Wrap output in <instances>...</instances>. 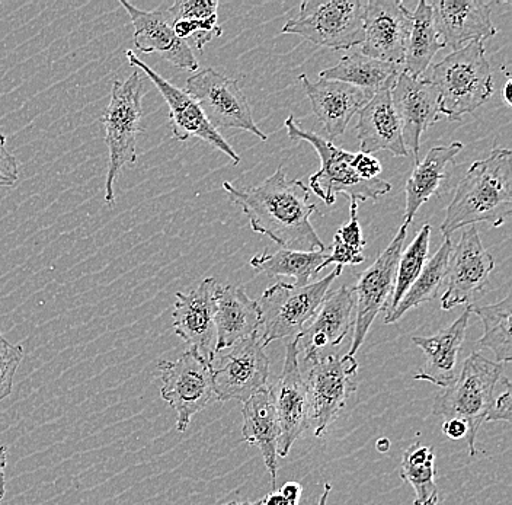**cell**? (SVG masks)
I'll return each instance as SVG.
<instances>
[{
	"label": "cell",
	"mask_w": 512,
	"mask_h": 505,
	"mask_svg": "<svg viewBox=\"0 0 512 505\" xmlns=\"http://www.w3.org/2000/svg\"><path fill=\"white\" fill-rule=\"evenodd\" d=\"M223 188L232 203L248 217L255 233L267 235L288 251L328 249L310 222V217L318 213V207L310 203L309 188L302 181L287 180L281 166L256 187L238 188L223 182Z\"/></svg>",
	"instance_id": "obj_1"
},
{
	"label": "cell",
	"mask_w": 512,
	"mask_h": 505,
	"mask_svg": "<svg viewBox=\"0 0 512 505\" xmlns=\"http://www.w3.org/2000/svg\"><path fill=\"white\" fill-rule=\"evenodd\" d=\"M511 213L512 153L510 149H494L488 158L473 162L457 185L441 233L450 238L456 230L476 223L499 228Z\"/></svg>",
	"instance_id": "obj_2"
},
{
	"label": "cell",
	"mask_w": 512,
	"mask_h": 505,
	"mask_svg": "<svg viewBox=\"0 0 512 505\" xmlns=\"http://www.w3.org/2000/svg\"><path fill=\"white\" fill-rule=\"evenodd\" d=\"M440 94V114L462 120L475 113L494 94V76L485 43L472 41L431 67L430 79Z\"/></svg>",
	"instance_id": "obj_3"
},
{
	"label": "cell",
	"mask_w": 512,
	"mask_h": 505,
	"mask_svg": "<svg viewBox=\"0 0 512 505\" xmlns=\"http://www.w3.org/2000/svg\"><path fill=\"white\" fill-rule=\"evenodd\" d=\"M502 372L504 367L501 363L488 360L475 351L464 360L454 382L435 396L432 414L444 420H460L467 425L466 441L470 456L478 453L476 437L494 404Z\"/></svg>",
	"instance_id": "obj_4"
},
{
	"label": "cell",
	"mask_w": 512,
	"mask_h": 505,
	"mask_svg": "<svg viewBox=\"0 0 512 505\" xmlns=\"http://www.w3.org/2000/svg\"><path fill=\"white\" fill-rule=\"evenodd\" d=\"M143 97V79L134 69L126 81L112 83L110 104L101 117L110 153L105 182V203L110 206L115 203L114 185L121 169L137 161V136L143 131Z\"/></svg>",
	"instance_id": "obj_5"
},
{
	"label": "cell",
	"mask_w": 512,
	"mask_h": 505,
	"mask_svg": "<svg viewBox=\"0 0 512 505\" xmlns=\"http://www.w3.org/2000/svg\"><path fill=\"white\" fill-rule=\"evenodd\" d=\"M286 126L291 140H303L315 147L320 158V169L310 177V188L326 204L332 206L338 194H344L350 201L379 200L392 190L390 182L380 180L364 181L352 169L354 153L339 149L334 143L323 139L313 131L302 129L293 115L287 117Z\"/></svg>",
	"instance_id": "obj_6"
},
{
	"label": "cell",
	"mask_w": 512,
	"mask_h": 505,
	"mask_svg": "<svg viewBox=\"0 0 512 505\" xmlns=\"http://www.w3.org/2000/svg\"><path fill=\"white\" fill-rule=\"evenodd\" d=\"M344 267H338L322 280L307 286L277 283L270 287L258 306L261 309V334L264 347L283 338H297L315 318L332 283L341 276Z\"/></svg>",
	"instance_id": "obj_7"
},
{
	"label": "cell",
	"mask_w": 512,
	"mask_h": 505,
	"mask_svg": "<svg viewBox=\"0 0 512 505\" xmlns=\"http://www.w3.org/2000/svg\"><path fill=\"white\" fill-rule=\"evenodd\" d=\"M364 0H307L283 34L300 35L316 47L350 50L364 40Z\"/></svg>",
	"instance_id": "obj_8"
},
{
	"label": "cell",
	"mask_w": 512,
	"mask_h": 505,
	"mask_svg": "<svg viewBox=\"0 0 512 505\" xmlns=\"http://www.w3.org/2000/svg\"><path fill=\"white\" fill-rule=\"evenodd\" d=\"M309 372L307 388V428L313 436L322 437L347 407L348 399L357 391L354 377L360 364L354 357L322 356L306 361Z\"/></svg>",
	"instance_id": "obj_9"
},
{
	"label": "cell",
	"mask_w": 512,
	"mask_h": 505,
	"mask_svg": "<svg viewBox=\"0 0 512 505\" xmlns=\"http://www.w3.org/2000/svg\"><path fill=\"white\" fill-rule=\"evenodd\" d=\"M162 388L160 395L175 409L176 430L187 431L192 417L207 407L216 398L213 391V364L201 357L197 351H185L178 360L159 361Z\"/></svg>",
	"instance_id": "obj_10"
},
{
	"label": "cell",
	"mask_w": 512,
	"mask_h": 505,
	"mask_svg": "<svg viewBox=\"0 0 512 505\" xmlns=\"http://www.w3.org/2000/svg\"><path fill=\"white\" fill-rule=\"evenodd\" d=\"M184 91L200 104L214 129L245 130L267 142V134L256 126L251 105L235 79L204 69L188 78Z\"/></svg>",
	"instance_id": "obj_11"
},
{
	"label": "cell",
	"mask_w": 512,
	"mask_h": 505,
	"mask_svg": "<svg viewBox=\"0 0 512 505\" xmlns=\"http://www.w3.org/2000/svg\"><path fill=\"white\" fill-rule=\"evenodd\" d=\"M406 236H408V226L402 225L390 245L358 278L357 286L354 287V335H352L348 356L354 357L358 353L377 315L386 310L389 305L390 296L395 289L396 271H398V262Z\"/></svg>",
	"instance_id": "obj_12"
},
{
	"label": "cell",
	"mask_w": 512,
	"mask_h": 505,
	"mask_svg": "<svg viewBox=\"0 0 512 505\" xmlns=\"http://www.w3.org/2000/svg\"><path fill=\"white\" fill-rule=\"evenodd\" d=\"M126 57L130 66H133L139 72H143L153 82V85L158 88L160 95L168 104L169 121H171L172 136H174L175 140L187 142L191 137H198V139L204 140L208 145L216 147L224 155L229 156L233 161V165H239L240 156L238 153L224 140L219 130L211 126L206 114L201 110L200 104L190 94H187L184 89H179L178 86L166 81L152 67L146 65L142 59H139L133 50H127Z\"/></svg>",
	"instance_id": "obj_13"
},
{
	"label": "cell",
	"mask_w": 512,
	"mask_h": 505,
	"mask_svg": "<svg viewBox=\"0 0 512 505\" xmlns=\"http://www.w3.org/2000/svg\"><path fill=\"white\" fill-rule=\"evenodd\" d=\"M259 341V335L233 345L232 351L219 357L213 366V391L219 401L245 404L267 385L270 360ZM213 361V363H214Z\"/></svg>",
	"instance_id": "obj_14"
},
{
	"label": "cell",
	"mask_w": 512,
	"mask_h": 505,
	"mask_svg": "<svg viewBox=\"0 0 512 505\" xmlns=\"http://www.w3.org/2000/svg\"><path fill=\"white\" fill-rule=\"evenodd\" d=\"M414 15L400 0H370L364 12L361 54L380 62L403 65Z\"/></svg>",
	"instance_id": "obj_15"
},
{
	"label": "cell",
	"mask_w": 512,
	"mask_h": 505,
	"mask_svg": "<svg viewBox=\"0 0 512 505\" xmlns=\"http://www.w3.org/2000/svg\"><path fill=\"white\" fill-rule=\"evenodd\" d=\"M448 265L447 289L441 299V308L451 310L470 305L476 293L482 292L495 268V260L479 236L476 226H469L454 246Z\"/></svg>",
	"instance_id": "obj_16"
},
{
	"label": "cell",
	"mask_w": 512,
	"mask_h": 505,
	"mask_svg": "<svg viewBox=\"0 0 512 505\" xmlns=\"http://www.w3.org/2000/svg\"><path fill=\"white\" fill-rule=\"evenodd\" d=\"M216 278H204L190 293L175 294L174 331L192 350L213 364L216 360Z\"/></svg>",
	"instance_id": "obj_17"
},
{
	"label": "cell",
	"mask_w": 512,
	"mask_h": 505,
	"mask_svg": "<svg viewBox=\"0 0 512 505\" xmlns=\"http://www.w3.org/2000/svg\"><path fill=\"white\" fill-rule=\"evenodd\" d=\"M393 107L402 127L403 142L419 162L422 134L441 118L440 94L428 79L400 72L390 89Z\"/></svg>",
	"instance_id": "obj_18"
},
{
	"label": "cell",
	"mask_w": 512,
	"mask_h": 505,
	"mask_svg": "<svg viewBox=\"0 0 512 505\" xmlns=\"http://www.w3.org/2000/svg\"><path fill=\"white\" fill-rule=\"evenodd\" d=\"M299 344L296 338L287 345L283 373L270 386L275 412L280 424L278 456L286 457L294 441L307 428V388L299 363Z\"/></svg>",
	"instance_id": "obj_19"
},
{
	"label": "cell",
	"mask_w": 512,
	"mask_h": 505,
	"mask_svg": "<svg viewBox=\"0 0 512 505\" xmlns=\"http://www.w3.org/2000/svg\"><path fill=\"white\" fill-rule=\"evenodd\" d=\"M120 5L126 9L133 24V41L137 50L144 54L158 53L162 59L179 69L190 70V72L198 70L200 65L195 59L194 51L174 33L168 9L142 11L127 0H121Z\"/></svg>",
	"instance_id": "obj_20"
},
{
	"label": "cell",
	"mask_w": 512,
	"mask_h": 505,
	"mask_svg": "<svg viewBox=\"0 0 512 505\" xmlns=\"http://www.w3.org/2000/svg\"><path fill=\"white\" fill-rule=\"evenodd\" d=\"M355 322L354 287L342 286L326 294L315 318L296 338L299 350L304 351V361L322 357L325 348H334L350 334Z\"/></svg>",
	"instance_id": "obj_21"
},
{
	"label": "cell",
	"mask_w": 512,
	"mask_h": 505,
	"mask_svg": "<svg viewBox=\"0 0 512 505\" xmlns=\"http://www.w3.org/2000/svg\"><path fill=\"white\" fill-rule=\"evenodd\" d=\"M428 5L438 35L443 37L444 46L451 47L453 51L462 49L472 41L485 43V40L498 34V28L492 21L491 2L435 0Z\"/></svg>",
	"instance_id": "obj_22"
},
{
	"label": "cell",
	"mask_w": 512,
	"mask_h": 505,
	"mask_svg": "<svg viewBox=\"0 0 512 505\" xmlns=\"http://www.w3.org/2000/svg\"><path fill=\"white\" fill-rule=\"evenodd\" d=\"M299 81L312 104L313 113L332 139L342 136L351 118L360 113L373 98L347 83L320 79L312 82L306 75H300Z\"/></svg>",
	"instance_id": "obj_23"
},
{
	"label": "cell",
	"mask_w": 512,
	"mask_h": 505,
	"mask_svg": "<svg viewBox=\"0 0 512 505\" xmlns=\"http://www.w3.org/2000/svg\"><path fill=\"white\" fill-rule=\"evenodd\" d=\"M469 308L459 316L448 328L431 335V337H412L415 345L424 351L427 361L425 366L418 370L415 380L431 382L432 385L447 388L454 382L457 375V361L460 350L466 337L467 324H469Z\"/></svg>",
	"instance_id": "obj_24"
},
{
	"label": "cell",
	"mask_w": 512,
	"mask_h": 505,
	"mask_svg": "<svg viewBox=\"0 0 512 505\" xmlns=\"http://www.w3.org/2000/svg\"><path fill=\"white\" fill-rule=\"evenodd\" d=\"M216 354L259 334L261 309L242 287L220 286L216 292Z\"/></svg>",
	"instance_id": "obj_25"
},
{
	"label": "cell",
	"mask_w": 512,
	"mask_h": 505,
	"mask_svg": "<svg viewBox=\"0 0 512 505\" xmlns=\"http://www.w3.org/2000/svg\"><path fill=\"white\" fill-rule=\"evenodd\" d=\"M358 114L357 137L361 152L373 155L380 150H387L395 156L409 155L390 89L374 95Z\"/></svg>",
	"instance_id": "obj_26"
},
{
	"label": "cell",
	"mask_w": 512,
	"mask_h": 505,
	"mask_svg": "<svg viewBox=\"0 0 512 505\" xmlns=\"http://www.w3.org/2000/svg\"><path fill=\"white\" fill-rule=\"evenodd\" d=\"M243 439L261 450L265 466L271 476L272 491H277L278 444L280 424L275 412L270 388H262L243 404Z\"/></svg>",
	"instance_id": "obj_27"
},
{
	"label": "cell",
	"mask_w": 512,
	"mask_h": 505,
	"mask_svg": "<svg viewBox=\"0 0 512 505\" xmlns=\"http://www.w3.org/2000/svg\"><path fill=\"white\" fill-rule=\"evenodd\" d=\"M463 150V143L453 142L448 146L432 147L421 162H416L411 177L406 181V209L403 225L409 226L418 210L440 188L447 177V166Z\"/></svg>",
	"instance_id": "obj_28"
},
{
	"label": "cell",
	"mask_w": 512,
	"mask_h": 505,
	"mask_svg": "<svg viewBox=\"0 0 512 505\" xmlns=\"http://www.w3.org/2000/svg\"><path fill=\"white\" fill-rule=\"evenodd\" d=\"M400 72H403L400 65L370 59L361 53H352L342 57L338 65L322 70L319 79L347 83L374 97L379 92L392 89Z\"/></svg>",
	"instance_id": "obj_29"
},
{
	"label": "cell",
	"mask_w": 512,
	"mask_h": 505,
	"mask_svg": "<svg viewBox=\"0 0 512 505\" xmlns=\"http://www.w3.org/2000/svg\"><path fill=\"white\" fill-rule=\"evenodd\" d=\"M453 242L450 238H444L434 257L427 261L422 268L421 274L414 281L408 292L400 300L392 312L384 316V324H395L408 310L416 308L425 302H431L438 296L443 284L446 283L448 265H450L451 254H453Z\"/></svg>",
	"instance_id": "obj_30"
},
{
	"label": "cell",
	"mask_w": 512,
	"mask_h": 505,
	"mask_svg": "<svg viewBox=\"0 0 512 505\" xmlns=\"http://www.w3.org/2000/svg\"><path fill=\"white\" fill-rule=\"evenodd\" d=\"M411 35L406 46L403 72L419 78L427 72L438 51L446 49L435 28L430 5L424 0L418 3L414 12Z\"/></svg>",
	"instance_id": "obj_31"
},
{
	"label": "cell",
	"mask_w": 512,
	"mask_h": 505,
	"mask_svg": "<svg viewBox=\"0 0 512 505\" xmlns=\"http://www.w3.org/2000/svg\"><path fill=\"white\" fill-rule=\"evenodd\" d=\"M329 249L316 252L281 251L264 252L255 255L251 260V267L256 273L267 274L270 277H293L297 286H307L313 277L323 270V262L328 258Z\"/></svg>",
	"instance_id": "obj_32"
},
{
	"label": "cell",
	"mask_w": 512,
	"mask_h": 505,
	"mask_svg": "<svg viewBox=\"0 0 512 505\" xmlns=\"http://www.w3.org/2000/svg\"><path fill=\"white\" fill-rule=\"evenodd\" d=\"M470 313H475L482 321L483 332L476 347L479 350H488L494 354L496 363H510L512 361V341H511V316L512 303L511 296L508 294L501 302L494 305L476 306L467 305Z\"/></svg>",
	"instance_id": "obj_33"
},
{
	"label": "cell",
	"mask_w": 512,
	"mask_h": 505,
	"mask_svg": "<svg viewBox=\"0 0 512 505\" xmlns=\"http://www.w3.org/2000/svg\"><path fill=\"white\" fill-rule=\"evenodd\" d=\"M434 447L416 443L405 450L400 478L415 489L414 505H438L440 491L435 484Z\"/></svg>",
	"instance_id": "obj_34"
},
{
	"label": "cell",
	"mask_w": 512,
	"mask_h": 505,
	"mask_svg": "<svg viewBox=\"0 0 512 505\" xmlns=\"http://www.w3.org/2000/svg\"><path fill=\"white\" fill-rule=\"evenodd\" d=\"M431 230V225H428V223L422 226L409 248L400 255L398 271H396L395 289H393L392 300L389 302L386 315L399 305L402 297L405 296L409 287L414 284L416 278L421 274L424 265L427 264Z\"/></svg>",
	"instance_id": "obj_35"
},
{
	"label": "cell",
	"mask_w": 512,
	"mask_h": 505,
	"mask_svg": "<svg viewBox=\"0 0 512 505\" xmlns=\"http://www.w3.org/2000/svg\"><path fill=\"white\" fill-rule=\"evenodd\" d=\"M172 28L176 37L197 50H203L213 38L220 37L223 33L222 28L219 27V17L176 21L172 22Z\"/></svg>",
	"instance_id": "obj_36"
},
{
	"label": "cell",
	"mask_w": 512,
	"mask_h": 505,
	"mask_svg": "<svg viewBox=\"0 0 512 505\" xmlns=\"http://www.w3.org/2000/svg\"><path fill=\"white\" fill-rule=\"evenodd\" d=\"M21 345L9 343L2 334H0V402L11 395L14 389V377L19 364L22 361Z\"/></svg>",
	"instance_id": "obj_37"
},
{
	"label": "cell",
	"mask_w": 512,
	"mask_h": 505,
	"mask_svg": "<svg viewBox=\"0 0 512 505\" xmlns=\"http://www.w3.org/2000/svg\"><path fill=\"white\" fill-rule=\"evenodd\" d=\"M219 2L216 0H176L168 9L172 22L185 19H208L217 17Z\"/></svg>",
	"instance_id": "obj_38"
},
{
	"label": "cell",
	"mask_w": 512,
	"mask_h": 505,
	"mask_svg": "<svg viewBox=\"0 0 512 505\" xmlns=\"http://www.w3.org/2000/svg\"><path fill=\"white\" fill-rule=\"evenodd\" d=\"M366 261L363 251L351 248L335 235L334 242H332L331 251H329L328 258L323 262L322 267L326 268L328 265L336 264L338 267H345V265H358Z\"/></svg>",
	"instance_id": "obj_39"
},
{
	"label": "cell",
	"mask_w": 512,
	"mask_h": 505,
	"mask_svg": "<svg viewBox=\"0 0 512 505\" xmlns=\"http://www.w3.org/2000/svg\"><path fill=\"white\" fill-rule=\"evenodd\" d=\"M336 235L339 236V239H341L344 244L357 249V251H363V249L366 248L367 242L364 241L363 229H361L360 220H358L357 201H351L350 222L342 226V228L336 232Z\"/></svg>",
	"instance_id": "obj_40"
},
{
	"label": "cell",
	"mask_w": 512,
	"mask_h": 505,
	"mask_svg": "<svg viewBox=\"0 0 512 505\" xmlns=\"http://www.w3.org/2000/svg\"><path fill=\"white\" fill-rule=\"evenodd\" d=\"M19 180L18 161L6 149V136L0 133V187H14Z\"/></svg>",
	"instance_id": "obj_41"
},
{
	"label": "cell",
	"mask_w": 512,
	"mask_h": 505,
	"mask_svg": "<svg viewBox=\"0 0 512 505\" xmlns=\"http://www.w3.org/2000/svg\"><path fill=\"white\" fill-rule=\"evenodd\" d=\"M505 391L495 396L494 404L489 409L488 417L485 423H495V421H504V423H511L512 420V393L510 379L505 380Z\"/></svg>",
	"instance_id": "obj_42"
},
{
	"label": "cell",
	"mask_w": 512,
	"mask_h": 505,
	"mask_svg": "<svg viewBox=\"0 0 512 505\" xmlns=\"http://www.w3.org/2000/svg\"><path fill=\"white\" fill-rule=\"evenodd\" d=\"M351 165L355 174L364 181L376 180L383 171L382 163H380L379 159L363 152L354 155Z\"/></svg>",
	"instance_id": "obj_43"
},
{
	"label": "cell",
	"mask_w": 512,
	"mask_h": 505,
	"mask_svg": "<svg viewBox=\"0 0 512 505\" xmlns=\"http://www.w3.org/2000/svg\"><path fill=\"white\" fill-rule=\"evenodd\" d=\"M443 433L451 440L466 439L467 425L460 420H446L443 424Z\"/></svg>",
	"instance_id": "obj_44"
},
{
	"label": "cell",
	"mask_w": 512,
	"mask_h": 505,
	"mask_svg": "<svg viewBox=\"0 0 512 505\" xmlns=\"http://www.w3.org/2000/svg\"><path fill=\"white\" fill-rule=\"evenodd\" d=\"M280 494L283 495L291 505H299L300 500H302L303 488L299 482H287V484H284L283 488L280 489Z\"/></svg>",
	"instance_id": "obj_45"
},
{
	"label": "cell",
	"mask_w": 512,
	"mask_h": 505,
	"mask_svg": "<svg viewBox=\"0 0 512 505\" xmlns=\"http://www.w3.org/2000/svg\"><path fill=\"white\" fill-rule=\"evenodd\" d=\"M6 463H8V450H6V447L3 446V444H0V501L5 498L6 494Z\"/></svg>",
	"instance_id": "obj_46"
},
{
	"label": "cell",
	"mask_w": 512,
	"mask_h": 505,
	"mask_svg": "<svg viewBox=\"0 0 512 505\" xmlns=\"http://www.w3.org/2000/svg\"><path fill=\"white\" fill-rule=\"evenodd\" d=\"M262 505H291L286 498L280 494V491H272L262 500Z\"/></svg>",
	"instance_id": "obj_47"
},
{
	"label": "cell",
	"mask_w": 512,
	"mask_h": 505,
	"mask_svg": "<svg viewBox=\"0 0 512 505\" xmlns=\"http://www.w3.org/2000/svg\"><path fill=\"white\" fill-rule=\"evenodd\" d=\"M332 485L326 482L325 488H323L322 495L316 500V503H307L306 505H326L328 503L329 494H331Z\"/></svg>",
	"instance_id": "obj_48"
},
{
	"label": "cell",
	"mask_w": 512,
	"mask_h": 505,
	"mask_svg": "<svg viewBox=\"0 0 512 505\" xmlns=\"http://www.w3.org/2000/svg\"><path fill=\"white\" fill-rule=\"evenodd\" d=\"M505 73H507V83H505V86H504V99H505V102H507L508 107H511V105H512V99H511L512 82H511V78H510V73H508V72H505Z\"/></svg>",
	"instance_id": "obj_49"
},
{
	"label": "cell",
	"mask_w": 512,
	"mask_h": 505,
	"mask_svg": "<svg viewBox=\"0 0 512 505\" xmlns=\"http://www.w3.org/2000/svg\"><path fill=\"white\" fill-rule=\"evenodd\" d=\"M390 449V441L389 439H380L377 440V450L379 452H389Z\"/></svg>",
	"instance_id": "obj_50"
},
{
	"label": "cell",
	"mask_w": 512,
	"mask_h": 505,
	"mask_svg": "<svg viewBox=\"0 0 512 505\" xmlns=\"http://www.w3.org/2000/svg\"><path fill=\"white\" fill-rule=\"evenodd\" d=\"M224 505H262V500L258 501H245V503H239V501H232V503H227Z\"/></svg>",
	"instance_id": "obj_51"
}]
</instances>
